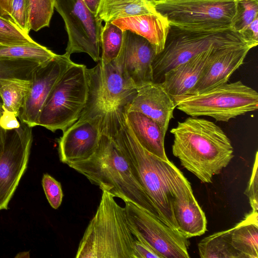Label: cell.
Instances as JSON below:
<instances>
[{
  "label": "cell",
  "mask_w": 258,
  "mask_h": 258,
  "mask_svg": "<svg viewBox=\"0 0 258 258\" xmlns=\"http://www.w3.org/2000/svg\"><path fill=\"white\" fill-rule=\"evenodd\" d=\"M123 111L117 110L106 114L102 126L113 137L163 221L179 232L173 200L192 192L190 183L173 163L152 154L141 146L127 126Z\"/></svg>",
  "instance_id": "obj_1"
},
{
  "label": "cell",
  "mask_w": 258,
  "mask_h": 258,
  "mask_svg": "<svg viewBox=\"0 0 258 258\" xmlns=\"http://www.w3.org/2000/svg\"><path fill=\"white\" fill-rule=\"evenodd\" d=\"M170 133L174 136L173 155L203 182H211L234 156L229 138L209 120L190 116L178 121Z\"/></svg>",
  "instance_id": "obj_2"
},
{
  "label": "cell",
  "mask_w": 258,
  "mask_h": 258,
  "mask_svg": "<svg viewBox=\"0 0 258 258\" xmlns=\"http://www.w3.org/2000/svg\"><path fill=\"white\" fill-rule=\"evenodd\" d=\"M68 165L101 190H106L123 202H131L163 221L113 137L102 125L94 153L88 159Z\"/></svg>",
  "instance_id": "obj_3"
},
{
  "label": "cell",
  "mask_w": 258,
  "mask_h": 258,
  "mask_svg": "<svg viewBox=\"0 0 258 258\" xmlns=\"http://www.w3.org/2000/svg\"><path fill=\"white\" fill-rule=\"evenodd\" d=\"M136 240L125 207L111 194L102 190L99 205L80 240L76 258H135Z\"/></svg>",
  "instance_id": "obj_4"
},
{
  "label": "cell",
  "mask_w": 258,
  "mask_h": 258,
  "mask_svg": "<svg viewBox=\"0 0 258 258\" xmlns=\"http://www.w3.org/2000/svg\"><path fill=\"white\" fill-rule=\"evenodd\" d=\"M172 98L176 107L190 116H210L219 121L227 122L258 108L257 92L240 81Z\"/></svg>",
  "instance_id": "obj_5"
},
{
  "label": "cell",
  "mask_w": 258,
  "mask_h": 258,
  "mask_svg": "<svg viewBox=\"0 0 258 258\" xmlns=\"http://www.w3.org/2000/svg\"><path fill=\"white\" fill-rule=\"evenodd\" d=\"M89 95L87 67L75 63L61 76L46 99L37 125L63 132L76 122L86 106Z\"/></svg>",
  "instance_id": "obj_6"
},
{
  "label": "cell",
  "mask_w": 258,
  "mask_h": 258,
  "mask_svg": "<svg viewBox=\"0 0 258 258\" xmlns=\"http://www.w3.org/2000/svg\"><path fill=\"white\" fill-rule=\"evenodd\" d=\"M244 44L249 45L233 29L194 31L170 25L164 48L152 62V82L160 83L167 72L212 47Z\"/></svg>",
  "instance_id": "obj_7"
},
{
  "label": "cell",
  "mask_w": 258,
  "mask_h": 258,
  "mask_svg": "<svg viewBox=\"0 0 258 258\" xmlns=\"http://www.w3.org/2000/svg\"><path fill=\"white\" fill-rule=\"evenodd\" d=\"M156 11L170 26L194 31L233 29L236 0L153 1Z\"/></svg>",
  "instance_id": "obj_8"
},
{
  "label": "cell",
  "mask_w": 258,
  "mask_h": 258,
  "mask_svg": "<svg viewBox=\"0 0 258 258\" xmlns=\"http://www.w3.org/2000/svg\"><path fill=\"white\" fill-rule=\"evenodd\" d=\"M87 74L89 95L80 117L103 116L122 109L136 94L137 88L125 78L115 60L87 68Z\"/></svg>",
  "instance_id": "obj_9"
},
{
  "label": "cell",
  "mask_w": 258,
  "mask_h": 258,
  "mask_svg": "<svg viewBox=\"0 0 258 258\" xmlns=\"http://www.w3.org/2000/svg\"><path fill=\"white\" fill-rule=\"evenodd\" d=\"M63 20L68 36L65 53H86L94 61L101 59L102 21L88 9L84 0H53Z\"/></svg>",
  "instance_id": "obj_10"
},
{
  "label": "cell",
  "mask_w": 258,
  "mask_h": 258,
  "mask_svg": "<svg viewBox=\"0 0 258 258\" xmlns=\"http://www.w3.org/2000/svg\"><path fill=\"white\" fill-rule=\"evenodd\" d=\"M124 202L128 224L136 239L149 244L164 258L189 257L187 238L135 204Z\"/></svg>",
  "instance_id": "obj_11"
},
{
  "label": "cell",
  "mask_w": 258,
  "mask_h": 258,
  "mask_svg": "<svg viewBox=\"0 0 258 258\" xmlns=\"http://www.w3.org/2000/svg\"><path fill=\"white\" fill-rule=\"evenodd\" d=\"M32 127L21 122L7 130L0 156V210H7L28 163L32 143Z\"/></svg>",
  "instance_id": "obj_12"
},
{
  "label": "cell",
  "mask_w": 258,
  "mask_h": 258,
  "mask_svg": "<svg viewBox=\"0 0 258 258\" xmlns=\"http://www.w3.org/2000/svg\"><path fill=\"white\" fill-rule=\"evenodd\" d=\"M74 63L66 53L56 54L33 70L30 87L19 116L21 122L31 127L37 126L40 112L48 95L63 74Z\"/></svg>",
  "instance_id": "obj_13"
},
{
  "label": "cell",
  "mask_w": 258,
  "mask_h": 258,
  "mask_svg": "<svg viewBox=\"0 0 258 258\" xmlns=\"http://www.w3.org/2000/svg\"><path fill=\"white\" fill-rule=\"evenodd\" d=\"M155 55L146 39L125 30L120 50L114 60L125 78L137 88L152 82V62Z\"/></svg>",
  "instance_id": "obj_14"
},
{
  "label": "cell",
  "mask_w": 258,
  "mask_h": 258,
  "mask_svg": "<svg viewBox=\"0 0 258 258\" xmlns=\"http://www.w3.org/2000/svg\"><path fill=\"white\" fill-rule=\"evenodd\" d=\"M102 116L80 117L58 141L60 161L66 164L85 160L95 152L101 132Z\"/></svg>",
  "instance_id": "obj_15"
},
{
  "label": "cell",
  "mask_w": 258,
  "mask_h": 258,
  "mask_svg": "<svg viewBox=\"0 0 258 258\" xmlns=\"http://www.w3.org/2000/svg\"><path fill=\"white\" fill-rule=\"evenodd\" d=\"M251 48L247 44L216 48L198 81L187 94L200 93L227 83L233 73L243 63Z\"/></svg>",
  "instance_id": "obj_16"
},
{
  "label": "cell",
  "mask_w": 258,
  "mask_h": 258,
  "mask_svg": "<svg viewBox=\"0 0 258 258\" xmlns=\"http://www.w3.org/2000/svg\"><path fill=\"white\" fill-rule=\"evenodd\" d=\"M175 107L172 97L161 84L151 82L137 88L136 95L125 108L141 112L151 118L165 136Z\"/></svg>",
  "instance_id": "obj_17"
},
{
  "label": "cell",
  "mask_w": 258,
  "mask_h": 258,
  "mask_svg": "<svg viewBox=\"0 0 258 258\" xmlns=\"http://www.w3.org/2000/svg\"><path fill=\"white\" fill-rule=\"evenodd\" d=\"M221 47H212L172 68L165 73L160 83L172 97L187 94L198 81L213 52Z\"/></svg>",
  "instance_id": "obj_18"
},
{
  "label": "cell",
  "mask_w": 258,
  "mask_h": 258,
  "mask_svg": "<svg viewBox=\"0 0 258 258\" xmlns=\"http://www.w3.org/2000/svg\"><path fill=\"white\" fill-rule=\"evenodd\" d=\"M111 23L123 31L129 30L146 39L156 55L163 49L170 28L167 20L160 14H144L120 18Z\"/></svg>",
  "instance_id": "obj_19"
},
{
  "label": "cell",
  "mask_w": 258,
  "mask_h": 258,
  "mask_svg": "<svg viewBox=\"0 0 258 258\" xmlns=\"http://www.w3.org/2000/svg\"><path fill=\"white\" fill-rule=\"evenodd\" d=\"M125 122L137 141L147 151L164 160H169L164 148L165 137L158 124L143 113L123 109Z\"/></svg>",
  "instance_id": "obj_20"
},
{
  "label": "cell",
  "mask_w": 258,
  "mask_h": 258,
  "mask_svg": "<svg viewBox=\"0 0 258 258\" xmlns=\"http://www.w3.org/2000/svg\"><path fill=\"white\" fill-rule=\"evenodd\" d=\"M173 210L178 230L186 238L200 236L207 230V219L193 192L175 197Z\"/></svg>",
  "instance_id": "obj_21"
},
{
  "label": "cell",
  "mask_w": 258,
  "mask_h": 258,
  "mask_svg": "<svg viewBox=\"0 0 258 258\" xmlns=\"http://www.w3.org/2000/svg\"><path fill=\"white\" fill-rule=\"evenodd\" d=\"M158 14L149 0H100L95 16L110 23L120 18L144 14Z\"/></svg>",
  "instance_id": "obj_22"
},
{
  "label": "cell",
  "mask_w": 258,
  "mask_h": 258,
  "mask_svg": "<svg viewBox=\"0 0 258 258\" xmlns=\"http://www.w3.org/2000/svg\"><path fill=\"white\" fill-rule=\"evenodd\" d=\"M231 244L242 258L258 257V213L251 211L232 228Z\"/></svg>",
  "instance_id": "obj_23"
},
{
  "label": "cell",
  "mask_w": 258,
  "mask_h": 258,
  "mask_svg": "<svg viewBox=\"0 0 258 258\" xmlns=\"http://www.w3.org/2000/svg\"><path fill=\"white\" fill-rule=\"evenodd\" d=\"M31 80L10 78L0 80V97L3 110L19 117L24 99L28 93Z\"/></svg>",
  "instance_id": "obj_24"
},
{
  "label": "cell",
  "mask_w": 258,
  "mask_h": 258,
  "mask_svg": "<svg viewBox=\"0 0 258 258\" xmlns=\"http://www.w3.org/2000/svg\"><path fill=\"white\" fill-rule=\"evenodd\" d=\"M232 228L209 235L198 243L202 258H242L231 244Z\"/></svg>",
  "instance_id": "obj_25"
},
{
  "label": "cell",
  "mask_w": 258,
  "mask_h": 258,
  "mask_svg": "<svg viewBox=\"0 0 258 258\" xmlns=\"http://www.w3.org/2000/svg\"><path fill=\"white\" fill-rule=\"evenodd\" d=\"M56 55L37 42L14 45H0V58L24 59L43 64L52 60Z\"/></svg>",
  "instance_id": "obj_26"
},
{
  "label": "cell",
  "mask_w": 258,
  "mask_h": 258,
  "mask_svg": "<svg viewBox=\"0 0 258 258\" xmlns=\"http://www.w3.org/2000/svg\"><path fill=\"white\" fill-rule=\"evenodd\" d=\"M123 31L110 23H105L101 33V59L100 62L108 63L115 59L120 50Z\"/></svg>",
  "instance_id": "obj_27"
},
{
  "label": "cell",
  "mask_w": 258,
  "mask_h": 258,
  "mask_svg": "<svg viewBox=\"0 0 258 258\" xmlns=\"http://www.w3.org/2000/svg\"><path fill=\"white\" fill-rule=\"evenodd\" d=\"M30 29L38 31L49 26L54 9L53 0H27Z\"/></svg>",
  "instance_id": "obj_28"
},
{
  "label": "cell",
  "mask_w": 258,
  "mask_h": 258,
  "mask_svg": "<svg viewBox=\"0 0 258 258\" xmlns=\"http://www.w3.org/2000/svg\"><path fill=\"white\" fill-rule=\"evenodd\" d=\"M39 64L28 60L0 58V80L10 78L31 79L33 70ZM0 105H3L1 97Z\"/></svg>",
  "instance_id": "obj_29"
},
{
  "label": "cell",
  "mask_w": 258,
  "mask_h": 258,
  "mask_svg": "<svg viewBox=\"0 0 258 258\" xmlns=\"http://www.w3.org/2000/svg\"><path fill=\"white\" fill-rule=\"evenodd\" d=\"M36 43L12 21L0 16V44L22 45Z\"/></svg>",
  "instance_id": "obj_30"
},
{
  "label": "cell",
  "mask_w": 258,
  "mask_h": 258,
  "mask_svg": "<svg viewBox=\"0 0 258 258\" xmlns=\"http://www.w3.org/2000/svg\"><path fill=\"white\" fill-rule=\"evenodd\" d=\"M236 13L232 29L239 32L258 17V0H236Z\"/></svg>",
  "instance_id": "obj_31"
},
{
  "label": "cell",
  "mask_w": 258,
  "mask_h": 258,
  "mask_svg": "<svg viewBox=\"0 0 258 258\" xmlns=\"http://www.w3.org/2000/svg\"><path fill=\"white\" fill-rule=\"evenodd\" d=\"M10 19L21 30L29 34L30 29L27 0H13Z\"/></svg>",
  "instance_id": "obj_32"
},
{
  "label": "cell",
  "mask_w": 258,
  "mask_h": 258,
  "mask_svg": "<svg viewBox=\"0 0 258 258\" xmlns=\"http://www.w3.org/2000/svg\"><path fill=\"white\" fill-rule=\"evenodd\" d=\"M42 184L50 205L54 209H58L62 203L63 198V192L60 182L46 173L43 176Z\"/></svg>",
  "instance_id": "obj_33"
},
{
  "label": "cell",
  "mask_w": 258,
  "mask_h": 258,
  "mask_svg": "<svg viewBox=\"0 0 258 258\" xmlns=\"http://www.w3.org/2000/svg\"><path fill=\"white\" fill-rule=\"evenodd\" d=\"M257 152L252 168L251 175L244 194L248 197L252 211L258 210V166Z\"/></svg>",
  "instance_id": "obj_34"
},
{
  "label": "cell",
  "mask_w": 258,
  "mask_h": 258,
  "mask_svg": "<svg viewBox=\"0 0 258 258\" xmlns=\"http://www.w3.org/2000/svg\"><path fill=\"white\" fill-rule=\"evenodd\" d=\"M133 249L135 258H164L162 255L149 244L136 238Z\"/></svg>",
  "instance_id": "obj_35"
},
{
  "label": "cell",
  "mask_w": 258,
  "mask_h": 258,
  "mask_svg": "<svg viewBox=\"0 0 258 258\" xmlns=\"http://www.w3.org/2000/svg\"><path fill=\"white\" fill-rule=\"evenodd\" d=\"M253 48L258 44V17L239 32Z\"/></svg>",
  "instance_id": "obj_36"
},
{
  "label": "cell",
  "mask_w": 258,
  "mask_h": 258,
  "mask_svg": "<svg viewBox=\"0 0 258 258\" xmlns=\"http://www.w3.org/2000/svg\"><path fill=\"white\" fill-rule=\"evenodd\" d=\"M2 126L6 130L18 128L21 124L15 115L3 110L0 120Z\"/></svg>",
  "instance_id": "obj_37"
},
{
  "label": "cell",
  "mask_w": 258,
  "mask_h": 258,
  "mask_svg": "<svg viewBox=\"0 0 258 258\" xmlns=\"http://www.w3.org/2000/svg\"><path fill=\"white\" fill-rule=\"evenodd\" d=\"M12 2L13 0H0V16L10 20Z\"/></svg>",
  "instance_id": "obj_38"
},
{
  "label": "cell",
  "mask_w": 258,
  "mask_h": 258,
  "mask_svg": "<svg viewBox=\"0 0 258 258\" xmlns=\"http://www.w3.org/2000/svg\"><path fill=\"white\" fill-rule=\"evenodd\" d=\"M3 111V107L0 105V120ZM7 132V130H6L2 126L0 122V156L3 150Z\"/></svg>",
  "instance_id": "obj_39"
},
{
  "label": "cell",
  "mask_w": 258,
  "mask_h": 258,
  "mask_svg": "<svg viewBox=\"0 0 258 258\" xmlns=\"http://www.w3.org/2000/svg\"><path fill=\"white\" fill-rule=\"evenodd\" d=\"M90 12L95 15L100 0H84Z\"/></svg>",
  "instance_id": "obj_40"
},
{
  "label": "cell",
  "mask_w": 258,
  "mask_h": 258,
  "mask_svg": "<svg viewBox=\"0 0 258 258\" xmlns=\"http://www.w3.org/2000/svg\"><path fill=\"white\" fill-rule=\"evenodd\" d=\"M150 1H159V0H149Z\"/></svg>",
  "instance_id": "obj_41"
},
{
  "label": "cell",
  "mask_w": 258,
  "mask_h": 258,
  "mask_svg": "<svg viewBox=\"0 0 258 258\" xmlns=\"http://www.w3.org/2000/svg\"><path fill=\"white\" fill-rule=\"evenodd\" d=\"M0 45H2L1 44H0Z\"/></svg>",
  "instance_id": "obj_42"
}]
</instances>
